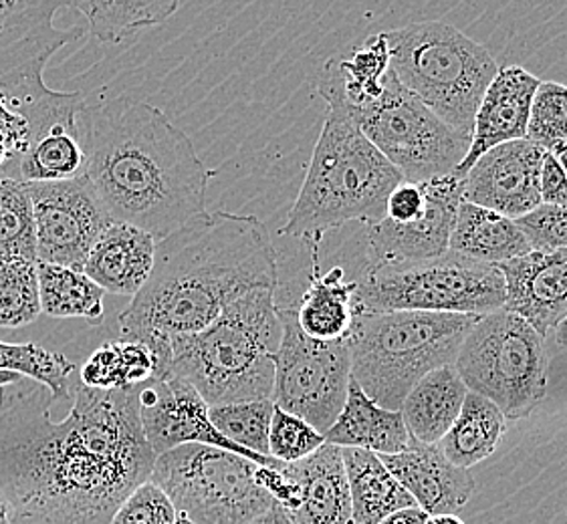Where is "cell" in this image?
I'll return each instance as SVG.
<instances>
[{
    "label": "cell",
    "mask_w": 567,
    "mask_h": 524,
    "mask_svg": "<svg viewBox=\"0 0 567 524\" xmlns=\"http://www.w3.org/2000/svg\"><path fill=\"white\" fill-rule=\"evenodd\" d=\"M137 391L75 379L73 408L53 422L58 398L45 384L21 377L0 388V499L12 524H110L156 462Z\"/></svg>",
    "instance_id": "obj_1"
},
{
    "label": "cell",
    "mask_w": 567,
    "mask_h": 524,
    "mask_svg": "<svg viewBox=\"0 0 567 524\" xmlns=\"http://www.w3.org/2000/svg\"><path fill=\"white\" fill-rule=\"evenodd\" d=\"M277 285V252L261 220L205 212L158 240L148 283L120 313L122 339L144 343L166 374L172 339L205 329L239 296Z\"/></svg>",
    "instance_id": "obj_2"
},
{
    "label": "cell",
    "mask_w": 567,
    "mask_h": 524,
    "mask_svg": "<svg viewBox=\"0 0 567 524\" xmlns=\"http://www.w3.org/2000/svg\"><path fill=\"white\" fill-rule=\"evenodd\" d=\"M85 180L115 222L164 239L206 212L216 171L193 139L146 102L83 103Z\"/></svg>",
    "instance_id": "obj_3"
},
{
    "label": "cell",
    "mask_w": 567,
    "mask_h": 524,
    "mask_svg": "<svg viewBox=\"0 0 567 524\" xmlns=\"http://www.w3.org/2000/svg\"><path fill=\"white\" fill-rule=\"evenodd\" d=\"M402 174L372 146L353 115L328 103V115L281 234L319 247L329 230L348 222L372 227L386 214Z\"/></svg>",
    "instance_id": "obj_4"
},
{
    "label": "cell",
    "mask_w": 567,
    "mask_h": 524,
    "mask_svg": "<svg viewBox=\"0 0 567 524\" xmlns=\"http://www.w3.org/2000/svg\"><path fill=\"white\" fill-rule=\"evenodd\" d=\"M277 289H255L205 329L171 342L168 371L188 381L208 406L271 399L281 343Z\"/></svg>",
    "instance_id": "obj_5"
},
{
    "label": "cell",
    "mask_w": 567,
    "mask_h": 524,
    "mask_svg": "<svg viewBox=\"0 0 567 524\" xmlns=\"http://www.w3.org/2000/svg\"><path fill=\"white\" fill-rule=\"evenodd\" d=\"M477 321L461 313H358L348 337L352 379L378 406L400 411L419 379L454 365Z\"/></svg>",
    "instance_id": "obj_6"
},
{
    "label": "cell",
    "mask_w": 567,
    "mask_h": 524,
    "mask_svg": "<svg viewBox=\"0 0 567 524\" xmlns=\"http://www.w3.org/2000/svg\"><path fill=\"white\" fill-rule=\"evenodd\" d=\"M386 36L390 71L400 85L471 139L478 105L499 71L487 46L441 21L404 24Z\"/></svg>",
    "instance_id": "obj_7"
},
{
    "label": "cell",
    "mask_w": 567,
    "mask_h": 524,
    "mask_svg": "<svg viewBox=\"0 0 567 524\" xmlns=\"http://www.w3.org/2000/svg\"><path fill=\"white\" fill-rule=\"evenodd\" d=\"M355 283V315L424 311L483 317L505 307V281L497 264L453 251L426 261H372Z\"/></svg>",
    "instance_id": "obj_8"
},
{
    "label": "cell",
    "mask_w": 567,
    "mask_h": 524,
    "mask_svg": "<svg viewBox=\"0 0 567 524\" xmlns=\"http://www.w3.org/2000/svg\"><path fill=\"white\" fill-rule=\"evenodd\" d=\"M547 347L519 315L499 308L478 317L454 359L468 391L491 399L507 420H523L547 394Z\"/></svg>",
    "instance_id": "obj_9"
},
{
    "label": "cell",
    "mask_w": 567,
    "mask_h": 524,
    "mask_svg": "<svg viewBox=\"0 0 567 524\" xmlns=\"http://www.w3.org/2000/svg\"><path fill=\"white\" fill-rule=\"evenodd\" d=\"M150 480L194 524H249L277 502L249 458L206 444H184L156 457Z\"/></svg>",
    "instance_id": "obj_10"
},
{
    "label": "cell",
    "mask_w": 567,
    "mask_h": 524,
    "mask_svg": "<svg viewBox=\"0 0 567 524\" xmlns=\"http://www.w3.org/2000/svg\"><path fill=\"white\" fill-rule=\"evenodd\" d=\"M350 114L363 136L406 182H429L451 176L465 160L471 146L468 137L456 134L404 90L392 71L384 80L382 95Z\"/></svg>",
    "instance_id": "obj_11"
},
{
    "label": "cell",
    "mask_w": 567,
    "mask_h": 524,
    "mask_svg": "<svg viewBox=\"0 0 567 524\" xmlns=\"http://www.w3.org/2000/svg\"><path fill=\"white\" fill-rule=\"evenodd\" d=\"M281 343L275 354L272 404L326 433L338 420L352 379L348 339L319 342L297 325L296 308L277 305Z\"/></svg>",
    "instance_id": "obj_12"
},
{
    "label": "cell",
    "mask_w": 567,
    "mask_h": 524,
    "mask_svg": "<svg viewBox=\"0 0 567 524\" xmlns=\"http://www.w3.org/2000/svg\"><path fill=\"white\" fill-rule=\"evenodd\" d=\"M33 202L37 262L83 271L91 247L114 218L85 176L27 184Z\"/></svg>",
    "instance_id": "obj_13"
},
{
    "label": "cell",
    "mask_w": 567,
    "mask_h": 524,
    "mask_svg": "<svg viewBox=\"0 0 567 524\" xmlns=\"http://www.w3.org/2000/svg\"><path fill=\"white\" fill-rule=\"evenodd\" d=\"M137 408L146 442L156 457L178 446L206 444L249 458L259 467L281 468L285 464L227 440L210 422V406L200 398V394L171 371L152 377L140 386Z\"/></svg>",
    "instance_id": "obj_14"
},
{
    "label": "cell",
    "mask_w": 567,
    "mask_h": 524,
    "mask_svg": "<svg viewBox=\"0 0 567 524\" xmlns=\"http://www.w3.org/2000/svg\"><path fill=\"white\" fill-rule=\"evenodd\" d=\"M426 205L409 222L382 218L365 227L372 261H426L449 252L454 220L465 192V176L451 174L422 182Z\"/></svg>",
    "instance_id": "obj_15"
},
{
    "label": "cell",
    "mask_w": 567,
    "mask_h": 524,
    "mask_svg": "<svg viewBox=\"0 0 567 524\" xmlns=\"http://www.w3.org/2000/svg\"><path fill=\"white\" fill-rule=\"evenodd\" d=\"M544 154L527 137L488 149L466 170L463 200L513 220L525 217L542 205Z\"/></svg>",
    "instance_id": "obj_16"
},
{
    "label": "cell",
    "mask_w": 567,
    "mask_h": 524,
    "mask_svg": "<svg viewBox=\"0 0 567 524\" xmlns=\"http://www.w3.org/2000/svg\"><path fill=\"white\" fill-rule=\"evenodd\" d=\"M505 281V311L527 321L545 342L567 347V251H532L497 264Z\"/></svg>",
    "instance_id": "obj_17"
},
{
    "label": "cell",
    "mask_w": 567,
    "mask_h": 524,
    "mask_svg": "<svg viewBox=\"0 0 567 524\" xmlns=\"http://www.w3.org/2000/svg\"><path fill=\"white\" fill-rule=\"evenodd\" d=\"M539 83L542 80L519 65H507L497 71L478 105L465 160L454 174L465 176L488 149L527 137L532 102Z\"/></svg>",
    "instance_id": "obj_18"
},
{
    "label": "cell",
    "mask_w": 567,
    "mask_h": 524,
    "mask_svg": "<svg viewBox=\"0 0 567 524\" xmlns=\"http://www.w3.org/2000/svg\"><path fill=\"white\" fill-rule=\"evenodd\" d=\"M378 457L420 509L431 516L458 514L477 489L471 470L454 467L436 444H422L410 438L404 452Z\"/></svg>",
    "instance_id": "obj_19"
},
{
    "label": "cell",
    "mask_w": 567,
    "mask_h": 524,
    "mask_svg": "<svg viewBox=\"0 0 567 524\" xmlns=\"http://www.w3.org/2000/svg\"><path fill=\"white\" fill-rule=\"evenodd\" d=\"M281 470L296 486V502L285 511L293 523L352 524V496L340 446L326 442Z\"/></svg>",
    "instance_id": "obj_20"
},
{
    "label": "cell",
    "mask_w": 567,
    "mask_h": 524,
    "mask_svg": "<svg viewBox=\"0 0 567 524\" xmlns=\"http://www.w3.org/2000/svg\"><path fill=\"white\" fill-rule=\"evenodd\" d=\"M158 240L127 222H112L91 247L83 273L105 293L136 296L148 283Z\"/></svg>",
    "instance_id": "obj_21"
},
{
    "label": "cell",
    "mask_w": 567,
    "mask_h": 524,
    "mask_svg": "<svg viewBox=\"0 0 567 524\" xmlns=\"http://www.w3.org/2000/svg\"><path fill=\"white\" fill-rule=\"evenodd\" d=\"M309 286L296 308L297 325L311 339L340 342L348 339L355 321L353 295L358 283L346 281V271L333 266L328 273L319 269V247H311Z\"/></svg>",
    "instance_id": "obj_22"
},
{
    "label": "cell",
    "mask_w": 567,
    "mask_h": 524,
    "mask_svg": "<svg viewBox=\"0 0 567 524\" xmlns=\"http://www.w3.org/2000/svg\"><path fill=\"white\" fill-rule=\"evenodd\" d=\"M388 73L390 45L384 31L368 36L346 57L329 59L321 69L319 95L328 103H338L353 112L382 95Z\"/></svg>",
    "instance_id": "obj_23"
},
{
    "label": "cell",
    "mask_w": 567,
    "mask_h": 524,
    "mask_svg": "<svg viewBox=\"0 0 567 524\" xmlns=\"http://www.w3.org/2000/svg\"><path fill=\"white\" fill-rule=\"evenodd\" d=\"M323 438L328 444L362 448L374 454H398L410 444L409 428L402 413L378 406L353 379H350L348 398L338 420Z\"/></svg>",
    "instance_id": "obj_24"
},
{
    "label": "cell",
    "mask_w": 567,
    "mask_h": 524,
    "mask_svg": "<svg viewBox=\"0 0 567 524\" xmlns=\"http://www.w3.org/2000/svg\"><path fill=\"white\" fill-rule=\"evenodd\" d=\"M0 171L24 184L61 182L83 176L85 148L81 137L80 114L75 119L51 124L33 134L23 154L9 161Z\"/></svg>",
    "instance_id": "obj_25"
},
{
    "label": "cell",
    "mask_w": 567,
    "mask_h": 524,
    "mask_svg": "<svg viewBox=\"0 0 567 524\" xmlns=\"http://www.w3.org/2000/svg\"><path fill=\"white\" fill-rule=\"evenodd\" d=\"M466 394L468 389L454 365L432 369L419 379L400 408L410 438L422 444H439L463 410Z\"/></svg>",
    "instance_id": "obj_26"
},
{
    "label": "cell",
    "mask_w": 567,
    "mask_h": 524,
    "mask_svg": "<svg viewBox=\"0 0 567 524\" xmlns=\"http://www.w3.org/2000/svg\"><path fill=\"white\" fill-rule=\"evenodd\" d=\"M449 251L471 261L501 264L532 252L513 218L463 200L456 212Z\"/></svg>",
    "instance_id": "obj_27"
},
{
    "label": "cell",
    "mask_w": 567,
    "mask_h": 524,
    "mask_svg": "<svg viewBox=\"0 0 567 524\" xmlns=\"http://www.w3.org/2000/svg\"><path fill=\"white\" fill-rule=\"evenodd\" d=\"M341 457L352 496L353 524L382 523L388 514L419 506L374 452L341 448Z\"/></svg>",
    "instance_id": "obj_28"
},
{
    "label": "cell",
    "mask_w": 567,
    "mask_h": 524,
    "mask_svg": "<svg viewBox=\"0 0 567 524\" xmlns=\"http://www.w3.org/2000/svg\"><path fill=\"white\" fill-rule=\"evenodd\" d=\"M505 432L503 411L491 399L468 391L458 418L436 446L454 467L471 470L497 450Z\"/></svg>",
    "instance_id": "obj_29"
},
{
    "label": "cell",
    "mask_w": 567,
    "mask_h": 524,
    "mask_svg": "<svg viewBox=\"0 0 567 524\" xmlns=\"http://www.w3.org/2000/svg\"><path fill=\"white\" fill-rule=\"evenodd\" d=\"M41 315L53 319H83L93 327L105 319V291L83 271L37 262Z\"/></svg>",
    "instance_id": "obj_30"
},
{
    "label": "cell",
    "mask_w": 567,
    "mask_h": 524,
    "mask_svg": "<svg viewBox=\"0 0 567 524\" xmlns=\"http://www.w3.org/2000/svg\"><path fill=\"white\" fill-rule=\"evenodd\" d=\"M182 0H69L85 17L90 33L102 43H120L127 36L166 23Z\"/></svg>",
    "instance_id": "obj_31"
},
{
    "label": "cell",
    "mask_w": 567,
    "mask_h": 524,
    "mask_svg": "<svg viewBox=\"0 0 567 524\" xmlns=\"http://www.w3.org/2000/svg\"><path fill=\"white\" fill-rule=\"evenodd\" d=\"M158 357L144 343L117 342L103 343L97 347L85 365L81 367L80 381L93 389L137 388L159 376Z\"/></svg>",
    "instance_id": "obj_32"
},
{
    "label": "cell",
    "mask_w": 567,
    "mask_h": 524,
    "mask_svg": "<svg viewBox=\"0 0 567 524\" xmlns=\"http://www.w3.org/2000/svg\"><path fill=\"white\" fill-rule=\"evenodd\" d=\"M0 259L37 262L33 202L27 184L0 171Z\"/></svg>",
    "instance_id": "obj_33"
},
{
    "label": "cell",
    "mask_w": 567,
    "mask_h": 524,
    "mask_svg": "<svg viewBox=\"0 0 567 524\" xmlns=\"http://www.w3.org/2000/svg\"><path fill=\"white\" fill-rule=\"evenodd\" d=\"M0 371H14L45 384L58 399L71 398L75 386L71 379L75 365L65 355L45 349L37 343L0 342Z\"/></svg>",
    "instance_id": "obj_34"
},
{
    "label": "cell",
    "mask_w": 567,
    "mask_h": 524,
    "mask_svg": "<svg viewBox=\"0 0 567 524\" xmlns=\"http://www.w3.org/2000/svg\"><path fill=\"white\" fill-rule=\"evenodd\" d=\"M272 411H275L272 399H249V401L210 406L208 418L216 430L230 442L243 446L255 454L271 457L269 430H271Z\"/></svg>",
    "instance_id": "obj_35"
},
{
    "label": "cell",
    "mask_w": 567,
    "mask_h": 524,
    "mask_svg": "<svg viewBox=\"0 0 567 524\" xmlns=\"http://www.w3.org/2000/svg\"><path fill=\"white\" fill-rule=\"evenodd\" d=\"M39 315L37 262L0 259V329H21Z\"/></svg>",
    "instance_id": "obj_36"
},
{
    "label": "cell",
    "mask_w": 567,
    "mask_h": 524,
    "mask_svg": "<svg viewBox=\"0 0 567 524\" xmlns=\"http://www.w3.org/2000/svg\"><path fill=\"white\" fill-rule=\"evenodd\" d=\"M527 139L545 151H556L567 139V85L542 81L532 102Z\"/></svg>",
    "instance_id": "obj_37"
},
{
    "label": "cell",
    "mask_w": 567,
    "mask_h": 524,
    "mask_svg": "<svg viewBox=\"0 0 567 524\" xmlns=\"http://www.w3.org/2000/svg\"><path fill=\"white\" fill-rule=\"evenodd\" d=\"M323 444V433L318 432L311 423L275 406L269 430V454L275 460L293 464L313 454Z\"/></svg>",
    "instance_id": "obj_38"
},
{
    "label": "cell",
    "mask_w": 567,
    "mask_h": 524,
    "mask_svg": "<svg viewBox=\"0 0 567 524\" xmlns=\"http://www.w3.org/2000/svg\"><path fill=\"white\" fill-rule=\"evenodd\" d=\"M110 524H178V511L158 484L146 480L120 504Z\"/></svg>",
    "instance_id": "obj_39"
},
{
    "label": "cell",
    "mask_w": 567,
    "mask_h": 524,
    "mask_svg": "<svg viewBox=\"0 0 567 524\" xmlns=\"http://www.w3.org/2000/svg\"><path fill=\"white\" fill-rule=\"evenodd\" d=\"M515 222L532 251H567V206L539 205Z\"/></svg>",
    "instance_id": "obj_40"
},
{
    "label": "cell",
    "mask_w": 567,
    "mask_h": 524,
    "mask_svg": "<svg viewBox=\"0 0 567 524\" xmlns=\"http://www.w3.org/2000/svg\"><path fill=\"white\" fill-rule=\"evenodd\" d=\"M0 139L11 148L12 160L23 154L31 139L29 119L12 109L11 99L7 97V93L2 92H0Z\"/></svg>",
    "instance_id": "obj_41"
},
{
    "label": "cell",
    "mask_w": 567,
    "mask_h": 524,
    "mask_svg": "<svg viewBox=\"0 0 567 524\" xmlns=\"http://www.w3.org/2000/svg\"><path fill=\"white\" fill-rule=\"evenodd\" d=\"M426 205L424 186L422 182H404L394 188V192L388 198L386 214L384 218L392 222H409L419 217Z\"/></svg>",
    "instance_id": "obj_42"
},
{
    "label": "cell",
    "mask_w": 567,
    "mask_h": 524,
    "mask_svg": "<svg viewBox=\"0 0 567 524\" xmlns=\"http://www.w3.org/2000/svg\"><path fill=\"white\" fill-rule=\"evenodd\" d=\"M542 205L567 206V176L551 151H545L539 174Z\"/></svg>",
    "instance_id": "obj_43"
},
{
    "label": "cell",
    "mask_w": 567,
    "mask_h": 524,
    "mask_svg": "<svg viewBox=\"0 0 567 524\" xmlns=\"http://www.w3.org/2000/svg\"><path fill=\"white\" fill-rule=\"evenodd\" d=\"M431 514L422 511L420 506H410V509H402L396 513L388 514L382 523L378 524H426Z\"/></svg>",
    "instance_id": "obj_44"
},
{
    "label": "cell",
    "mask_w": 567,
    "mask_h": 524,
    "mask_svg": "<svg viewBox=\"0 0 567 524\" xmlns=\"http://www.w3.org/2000/svg\"><path fill=\"white\" fill-rule=\"evenodd\" d=\"M249 524H296L291 518H289V514L285 513L284 506H279V504H275L272 509H269L267 513H262L261 516H257L255 521H250Z\"/></svg>",
    "instance_id": "obj_45"
},
{
    "label": "cell",
    "mask_w": 567,
    "mask_h": 524,
    "mask_svg": "<svg viewBox=\"0 0 567 524\" xmlns=\"http://www.w3.org/2000/svg\"><path fill=\"white\" fill-rule=\"evenodd\" d=\"M426 524H466L458 514H432Z\"/></svg>",
    "instance_id": "obj_46"
},
{
    "label": "cell",
    "mask_w": 567,
    "mask_h": 524,
    "mask_svg": "<svg viewBox=\"0 0 567 524\" xmlns=\"http://www.w3.org/2000/svg\"><path fill=\"white\" fill-rule=\"evenodd\" d=\"M12 160V151L2 139H0V170Z\"/></svg>",
    "instance_id": "obj_47"
},
{
    "label": "cell",
    "mask_w": 567,
    "mask_h": 524,
    "mask_svg": "<svg viewBox=\"0 0 567 524\" xmlns=\"http://www.w3.org/2000/svg\"><path fill=\"white\" fill-rule=\"evenodd\" d=\"M554 156H556L557 161L561 164V168H564V171H566L567 176V139L559 146V148L554 151Z\"/></svg>",
    "instance_id": "obj_48"
},
{
    "label": "cell",
    "mask_w": 567,
    "mask_h": 524,
    "mask_svg": "<svg viewBox=\"0 0 567 524\" xmlns=\"http://www.w3.org/2000/svg\"><path fill=\"white\" fill-rule=\"evenodd\" d=\"M19 374H14V371H0V388L2 386H7V384H12V381H17V379H21Z\"/></svg>",
    "instance_id": "obj_49"
},
{
    "label": "cell",
    "mask_w": 567,
    "mask_h": 524,
    "mask_svg": "<svg viewBox=\"0 0 567 524\" xmlns=\"http://www.w3.org/2000/svg\"><path fill=\"white\" fill-rule=\"evenodd\" d=\"M0 524H12L9 506L4 501H0Z\"/></svg>",
    "instance_id": "obj_50"
},
{
    "label": "cell",
    "mask_w": 567,
    "mask_h": 524,
    "mask_svg": "<svg viewBox=\"0 0 567 524\" xmlns=\"http://www.w3.org/2000/svg\"><path fill=\"white\" fill-rule=\"evenodd\" d=\"M178 524H194L193 521H188V518H186V516H181V514H178Z\"/></svg>",
    "instance_id": "obj_51"
},
{
    "label": "cell",
    "mask_w": 567,
    "mask_h": 524,
    "mask_svg": "<svg viewBox=\"0 0 567 524\" xmlns=\"http://www.w3.org/2000/svg\"><path fill=\"white\" fill-rule=\"evenodd\" d=\"M0 501H2V499H0Z\"/></svg>",
    "instance_id": "obj_52"
},
{
    "label": "cell",
    "mask_w": 567,
    "mask_h": 524,
    "mask_svg": "<svg viewBox=\"0 0 567 524\" xmlns=\"http://www.w3.org/2000/svg\"><path fill=\"white\" fill-rule=\"evenodd\" d=\"M353 524V523H352Z\"/></svg>",
    "instance_id": "obj_53"
}]
</instances>
